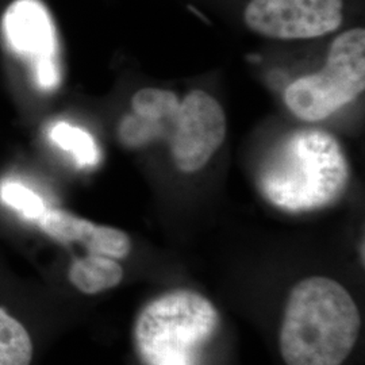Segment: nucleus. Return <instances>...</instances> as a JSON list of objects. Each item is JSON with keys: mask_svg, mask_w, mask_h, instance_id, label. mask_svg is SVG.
Returning <instances> with one entry per match:
<instances>
[{"mask_svg": "<svg viewBox=\"0 0 365 365\" xmlns=\"http://www.w3.org/2000/svg\"><path fill=\"white\" fill-rule=\"evenodd\" d=\"M361 331L359 306L339 282L303 277L288 292L279 329L286 365H342Z\"/></svg>", "mask_w": 365, "mask_h": 365, "instance_id": "nucleus-1", "label": "nucleus"}, {"mask_svg": "<svg viewBox=\"0 0 365 365\" xmlns=\"http://www.w3.org/2000/svg\"><path fill=\"white\" fill-rule=\"evenodd\" d=\"M351 178L339 141L327 131L306 129L286 135L264 158L257 187L272 206L307 212L337 202Z\"/></svg>", "mask_w": 365, "mask_h": 365, "instance_id": "nucleus-2", "label": "nucleus"}, {"mask_svg": "<svg viewBox=\"0 0 365 365\" xmlns=\"http://www.w3.org/2000/svg\"><path fill=\"white\" fill-rule=\"evenodd\" d=\"M220 327L214 303L192 289L165 292L145 304L134 322V345L145 365H200Z\"/></svg>", "mask_w": 365, "mask_h": 365, "instance_id": "nucleus-3", "label": "nucleus"}, {"mask_svg": "<svg viewBox=\"0 0 365 365\" xmlns=\"http://www.w3.org/2000/svg\"><path fill=\"white\" fill-rule=\"evenodd\" d=\"M364 88L365 30L356 27L333 41L321 72L288 86L284 102L295 117L317 122L353 102Z\"/></svg>", "mask_w": 365, "mask_h": 365, "instance_id": "nucleus-4", "label": "nucleus"}, {"mask_svg": "<svg viewBox=\"0 0 365 365\" xmlns=\"http://www.w3.org/2000/svg\"><path fill=\"white\" fill-rule=\"evenodd\" d=\"M342 7V0H252L244 19L264 37L317 38L341 26Z\"/></svg>", "mask_w": 365, "mask_h": 365, "instance_id": "nucleus-5", "label": "nucleus"}, {"mask_svg": "<svg viewBox=\"0 0 365 365\" xmlns=\"http://www.w3.org/2000/svg\"><path fill=\"white\" fill-rule=\"evenodd\" d=\"M170 152L176 167L185 173L202 170L225 141L227 122L220 102L207 92L185 96L173 120Z\"/></svg>", "mask_w": 365, "mask_h": 365, "instance_id": "nucleus-6", "label": "nucleus"}, {"mask_svg": "<svg viewBox=\"0 0 365 365\" xmlns=\"http://www.w3.org/2000/svg\"><path fill=\"white\" fill-rule=\"evenodd\" d=\"M39 227L46 235L60 242H76L90 253L122 260L130 255L133 242L123 230L98 225L66 210L43 209L38 215Z\"/></svg>", "mask_w": 365, "mask_h": 365, "instance_id": "nucleus-7", "label": "nucleus"}, {"mask_svg": "<svg viewBox=\"0 0 365 365\" xmlns=\"http://www.w3.org/2000/svg\"><path fill=\"white\" fill-rule=\"evenodd\" d=\"M7 30L19 51L43 53L52 46L48 15L36 0L16 1L7 13Z\"/></svg>", "mask_w": 365, "mask_h": 365, "instance_id": "nucleus-8", "label": "nucleus"}, {"mask_svg": "<svg viewBox=\"0 0 365 365\" xmlns=\"http://www.w3.org/2000/svg\"><path fill=\"white\" fill-rule=\"evenodd\" d=\"M125 277L119 260L88 253L72 261L68 269V280L83 295L95 297L117 288Z\"/></svg>", "mask_w": 365, "mask_h": 365, "instance_id": "nucleus-9", "label": "nucleus"}, {"mask_svg": "<svg viewBox=\"0 0 365 365\" xmlns=\"http://www.w3.org/2000/svg\"><path fill=\"white\" fill-rule=\"evenodd\" d=\"M34 344L27 327L0 306V365H31Z\"/></svg>", "mask_w": 365, "mask_h": 365, "instance_id": "nucleus-10", "label": "nucleus"}, {"mask_svg": "<svg viewBox=\"0 0 365 365\" xmlns=\"http://www.w3.org/2000/svg\"><path fill=\"white\" fill-rule=\"evenodd\" d=\"M134 114L155 122H172L179 111V99L173 92L144 88L137 92L131 99Z\"/></svg>", "mask_w": 365, "mask_h": 365, "instance_id": "nucleus-11", "label": "nucleus"}, {"mask_svg": "<svg viewBox=\"0 0 365 365\" xmlns=\"http://www.w3.org/2000/svg\"><path fill=\"white\" fill-rule=\"evenodd\" d=\"M165 133V123L149 120L137 114L126 115L120 120L118 135L128 148H141L155 141Z\"/></svg>", "mask_w": 365, "mask_h": 365, "instance_id": "nucleus-12", "label": "nucleus"}, {"mask_svg": "<svg viewBox=\"0 0 365 365\" xmlns=\"http://www.w3.org/2000/svg\"><path fill=\"white\" fill-rule=\"evenodd\" d=\"M53 138L61 148L71 150L81 164H95L98 161L95 144L84 131L60 123L53 131Z\"/></svg>", "mask_w": 365, "mask_h": 365, "instance_id": "nucleus-13", "label": "nucleus"}]
</instances>
